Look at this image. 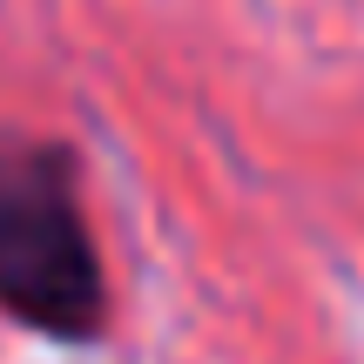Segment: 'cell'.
I'll return each mask as SVG.
<instances>
[{"label":"cell","instance_id":"obj_1","mask_svg":"<svg viewBox=\"0 0 364 364\" xmlns=\"http://www.w3.org/2000/svg\"><path fill=\"white\" fill-rule=\"evenodd\" d=\"M0 317L54 344H88L108 324L81 156L48 135H0Z\"/></svg>","mask_w":364,"mask_h":364}]
</instances>
